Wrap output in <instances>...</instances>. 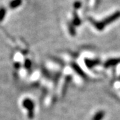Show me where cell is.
<instances>
[{
	"mask_svg": "<svg viewBox=\"0 0 120 120\" xmlns=\"http://www.w3.org/2000/svg\"><path fill=\"white\" fill-rule=\"evenodd\" d=\"M5 13V9L4 8L0 9V20L4 19Z\"/></svg>",
	"mask_w": 120,
	"mask_h": 120,
	"instance_id": "cell-2",
	"label": "cell"
},
{
	"mask_svg": "<svg viewBox=\"0 0 120 120\" xmlns=\"http://www.w3.org/2000/svg\"><path fill=\"white\" fill-rule=\"evenodd\" d=\"M21 3H22V0H13L10 4V7L11 8H15L18 6H19Z\"/></svg>",
	"mask_w": 120,
	"mask_h": 120,
	"instance_id": "cell-1",
	"label": "cell"
}]
</instances>
